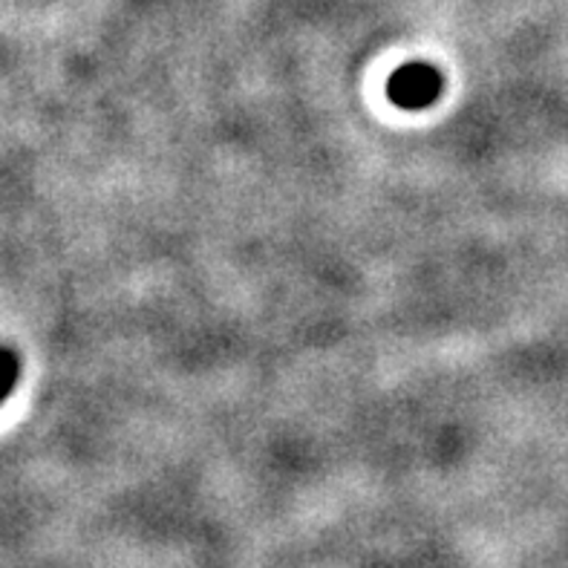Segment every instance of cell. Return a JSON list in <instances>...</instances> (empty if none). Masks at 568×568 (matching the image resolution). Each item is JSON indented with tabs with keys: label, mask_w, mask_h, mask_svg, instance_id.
Returning <instances> with one entry per match:
<instances>
[{
	"label": "cell",
	"mask_w": 568,
	"mask_h": 568,
	"mask_svg": "<svg viewBox=\"0 0 568 568\" xmlns=\"http://www.w3.org/2000/svg\"><path fill=\"white\" fill-rule=\"evenodd\" d=\"M18 375H21V358H18V353L9 349V346H0V404L12 396Z\"/></svg>",
	"instance_id": "2"
},
{
	"label": "cell",
	"mask_w": 568,
	"mask_h": 568,
	"mask_svg": "<svg viewBox=\"0 0 568 568\" xmlns=\"http://www.w3.org/2000/svg\"><path fill=\"white\" fill-rule=\"evenodd\" d=\"M445 79L427 61H410L398 67L387 81V99L402 110H425L442 99Z\"/></svg>",
	"instance_id": "1"
}]
</instances>
